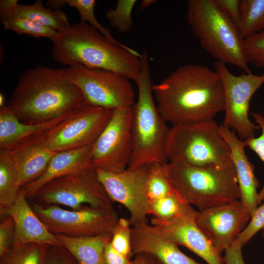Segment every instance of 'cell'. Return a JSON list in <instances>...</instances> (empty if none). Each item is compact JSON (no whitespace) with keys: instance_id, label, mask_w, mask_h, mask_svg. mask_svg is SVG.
Wrapping results in <instances>:
<instances>
[{"instance_id":"obj_1","label":"cell","mask_w":264,"mask_h":264,"mask_svg":"<svg viewBox=\"0 0 264 264\" xmlns=\"http://www.w3.org/2000/svg\"><path fill=\"white\" fill-rule=\"evenodd\" d=\"M157 110L172 126L213 120L224 111L219 74L200 64L182 65L153 87Z\"/></svg>"},{"instance_id":"obj_2","label":"cell","mask_w":264,"mask_h":264,"mask_svg":"<svg viewBox=\"0 0 264 264\" xmlns=\"http://www.w3.org/2000/svg\"><path fill=\"white\" fill-rule=\"evenodd\" d=\"M86 103L66 68L39 66L20 76L7 106L21 122L39 124L66 115Z\"/></svg>"},{"instance_id":"obj_3","label":"cell","mask_w":264,"mask_h":264,"mask_svg":"<svg viewBox=\"0 0 264 264\" xmlns=\"http://www.w3.org/2000/svg\"><path fill=\"white\" fill-rule=\"evenodd\" d=\"M52 56L58 63L69 66L110 70L134 81L141 69L142 54L122 44H116L85 22L58 31L51 41Z\"/></svg>"},{"instance_id":"obj_4","label":"cell","mask_w":264,"mask_h":264,"mask_svg":"<svg viewBox=\"0 0 264 264\" xmlns=\"http://www.w3.org/2000/svg\"><path fill=\"white\" fill-rule=\"evenodd\" d=\"M142 54L141 69L135 81L138 96L132 107V153L127 169L168 162L167 143L170 128L155 104L148 54L144 52Z\"/></svg>"},{"instance_id":"obj_5","label":"cell","mask_w":264,"mask_h":264,"mask_svg":"<svg viewBox=\"0 0 264 264\" xmlns=\"http://www.w3.org/2000/svg\"><path fill=\"white\" fill-rule=\"evenodd\" d=\"M164 166L173 191L184 202L196 206L199 211L240 198L233 164L224 168H201L172 161Z\"/></svg>"},{"instance_id":"obj_6","label":"cell","mask_w":264,"mask_h":264,"mask_svg":"<svg viewBox=\"0 0 264 264\" xmlns=\"http://www.w3.org/2000/svg\"><path fill=\"white\" fill-rule=\"evenodd\" d=\"M187 3V21L202 47L217 62L251 72L245 56L244 39L214 0H189Z\"/></svg>"},{"instance_id":"obj_7","label":"cell","mask_w":264,"mask_h":264,"mask_svg":"<svg viewBox=\"0 0 264 264\" xmlns=\"http://www.w3.org/2000/svg\"><path fill=\"white\" fill-rule=\"evenodd\" d=\"M230 148L214 120L172 126L168 143V162L201 168L233 165Z\"/></svg>"},{"instance_id":"obj_8","label":"cell","mask_w":264,"mask_h":264,"mask_svg":"<svg viewBox=\"0 0 264 264\" xmlns=\"http://www.w3.org/2000/svg\"><path fill=\"white\" fill-rule=\"evenodd\" d=\"M33 198L38 203L62 205L73 210L87 205L112 208L113 203L91 164L50 181L40 189Z\"/></svg>"},{"instance_id":"obj_9","label":"cell","mask_w":264,"mask_h":264,"mask_svg":"<svg viewBox=\"0 0 264 264\" xmlns=\"http://www.w3.org/2000/svg\"><path fill=\"white\" fill-rule=\"evenodd\" d=\"M34 213L54 235L92 237L112 235L119 218L112 208L85 206L68 210L57 205L38 203L31 205Z\"/></svg>"},{"instance_id":"obj_10","label":"cell","mask_w":264,"mask_h":264,"mask_svg":"<svg viewBox=\"0 0 264 264\" xmlns=\"http://www.w3.org/2000/svg\"><path fill=\"white\" fill-rule=\"evenodd\" d=\"M67 69L70 80L89 104L111 110L132 107L135 94L130 80L110 70L74 64Z\"/></svg>"},{"instance_id":"obj_11","label":"cell","mask_w":264,"mask_h":264,"mask_svg":"<svg viewBox=\"0 0 264 264\" xmlns=\"http://www.w3.org/2000/svg\"><path fill=\"white\" fill-rule=\"evenodd\" d=\"M112 112L87 102L45 132L44 143L56 153L91 146L106 127Z\"/></svg>"},{"instance_id":"obj_12","label":"cell","mask_w":264,"mask_h":264,"mask_svg":"<svg viewBox=\"0 0 264 264\" xmlns=\"http://www.w3.org/2000/svg\"><path fill=\"white\" fill-rule=\"evenodd\" d=\"M215 70L222 80L225 99L224 118L222 124L234 129L243 140L255 137L260 129L249 118L250 102L253 94L264 84V72L256 75L252 72L239 75L232 73L225 64L217 62Z\"/></svg>"},{"instance_id":"obj_13","label":"cell","mask_w":264,"mask_h":264,"mask_svg":"<svg viewBox=\"0 0 264 264\" xmlns=\"http://www.w3.org/2000/svg\"><path fill=\"white\" fill-rule=\"evenodd\" d=\"M132 107L112 110L109 122L92 145L91 164L94 167L111 173L128 168L132 147Z\"/></svg>"},{"instance_id":"obj_14","label":"cell","mask_w":264,"mask_h":264,"mask_svg":"<svg viewBox=\"0 0 264 264\" xmlns=\"http://www.w3.org/2000/svg\"><path fill=\"white\" fill-rule=\"evenodd\" d=\"M98 177L114 202L123 205L130 214L131 225L148 223L149 199L147 195L149 165L111 173L95 168Z\"/></svg>"},{"instance_id":"obj_15","label":"cell","mask_w":264,"mask_h":264,"mask_svg":"<svg viewBox=\"0 0 264 264\" xmlns=\"http://www.w3.org/2000/svg\"><path fill=\"white\" fill-rule=\"evenodd\" d=\"M251 216L239 199L197 211L195 220L198 227L221 255L245 228Z\"/></svg>"},{"instance_id":"obj_16","label":"cell","mask_w":264,"mask_h":264,"mask_svg":"<svg viewBox=\"0 0 264 264\" xmlns=\"http://www.w3.org/2000/svg\"><path fill=\"white\" fill-rule=\"evenodd\" d=\"M197 212L191 205L186 204L174 219L162 221L153 218L151 223L164 231L178 246L185 247L207 264H224L221 255L197 224Z\"/></svg>"},{"instance_id":"obj_17","label":"cell","mask_w":264,"mask_h":264,"mask_svg":"<svg viewBox=\"0 0 264 264\" xmlns=\"http://www.w3.org/2000/svg\"><path fill=\"white\" fill-rule=\"evenodd\" d=\"M131 246L132 254H149L163 264H202L182 252L178 245L161 229L148 223L132 226Z\"/></svg>"},{"instance_id":"obj_18","label":"cell","mask_w":264,"mask_h":264,"mask_svg":"<svg viewBox=\"0 0 264 264\" xmlns=\"http://www.w3.org/2000/svg\"><path fill=\"white\" fill-rule=\"evenodd\" d=\"M26 198L20 190L14 203L3 216H9L14 220L12 246L31 243L60 246L55 235L37 217Z\"/></svg>"},{"instance_id":"obj_19","label":"cell","mask_w":264,"mask_h":264,"mask_svg":"<svg viewBox=\"0 0 264 264\" xmlns=\"http://www.w3.org/2000/svg\"><path fill=\"white\" fill-rule=\"evenodd\" d=\"M219 131L230 148L240 192V200L252 216L259 206L257 188L259 183L254 173V166L245 154V143L234 131L222 124L219 126Z\"/></svg>"},{"instance_id":"obj_20","label":"cell","mask_w":264,"mask_h":264,"mask_svg":"<svg viewBox=\"0 0 264 264\" xmlns=\"http://www.w3.org/2000/svg\"><path fill=\"white\" fill-rule=\"evenodd\" d=\"M92 145L56 153L44 173L21 190L25 197L32 198L37 191L50 181L91 164Z\"/></svg>"},{"instance_id":"obj_21","label":"cell","mask_w":264,"mask_h":264,"mask_svg":"<svg viewBox=\"0 0 264 264\" xmlns=\"http://www.w3.org/2000/svg\"><path fill=\"white\" fill-rule=\"evenodd\" d=\"M44 134L25 140L10 149L19 165L21 188L39 177L56 153L46 147Z\"/></svg>"},{"instance_id":"obj_22","label":"cell","mask_w":264,"mask_h":264,"mask_svg":"<svg viewBox=\"0 0 264 264\" xmlns=\"http://www.w3.org/2000/svg\"><path fill=\"white\" fill-rule=\"evenodd\" d=\"M70 113L46 122L25 124L21 122L5 105L0 109V149H12L25 140L44 133Z\"/></svg>"},{"instance_id":"obj_23","label":"cell","mask_w":264,"mask_h":264,"mask_svg":"<svg viewBox=\"0 0 264 264\" xmlns=\"http://www.w3.org/2000/svg\"><path fill=\"white\" fill-rule=\"evenodd\" d=\"M55 236L60 246L73 255L79 264H105V247L111 241L112 235L77 237Z\"/></svg>"},{"instance_id":"obj_24","label":"cell","mask_w":264,"mask_h":264,"mask_svg":"<svg viewBox=\"0 0 264 264\" xmlns=\"http://www.w3.org/2000/svg\"><path fill=\"white\" fill-rule=\"evenodd\" d=\"M18 162L9 149H0V213L3 216L14 203L21 189Z\"/></svg>"},{"instance_id":"obj_25","label":"cell","mask_w":264,"mask_h":264,"mask_svg":"<svg viewBox=\"0 0 264 264\" xmlns=\"http://www.w3.org/2000/svg\"><path fill=\"white\" fill-rule=\"evenodd\" d=\"M13 17L26 18L57 31L71 25L65 12L45 7L41 0H37L30 5L19 3Z\"/></svg>"},{"instance_id":"obj_26","label":"cell","mask_w":264,"mask_h":264,"mask_svg":"<svg viewBox=\"0 0 264 264\" xmlns=\"http://www.w3.org/2000/svg\"><path fill=\"white\" fill-rule=\"evenodd\" d=\"M239 28L244 39L264 30V0H242Z\"/></svg>"},{"instance_id":"obj_27","label":"cell","mask_w":264,"mask_h":264,"mask_svg":"<svg viewBox=\"0 0 264 264\" xmlns=\"http://www.w3.org/2000/svg\"><path fill=\"white\" fill-rule=\"evenodd\" d=\"M46 247L36 243L12 246L0 257V264H43Z\"/></svg>"},{"instance_id":"obj_28","label":"cell","mask_w":264,"mask_h":264,"mask_svg":"<svg viewBox=\"0 0 264 264\" xmlns=\"http://www.w3.org/2000/svg\"><path fill=\"white\" fill-rule=\"evenodd\" d=\"M5 29L18 35H28L35 38L42 37L53 40L58 31L33 21L17 17H11L1 22Z\"/></svg>"},{"instance_id":"obj_29","label":"cell","mask_w":264,"mask_h":264,"mask_svg":"<svg viewBox=\"0 0 264 264\" xmlns=\"http://www.w3.org/2000/svg\"><path fill=\"white\" fill-rule=\"evenodd\" d=\"M186 204L173 192L163 198L150 200L149 214L160 220H170L177 217Z\"/></svg>"},{"instance_id":"obj_30","label":"cell","mask_w":264,"mask_h":264,"mask_svg":"<svg viewBox=\"0 0 264 264\" xmlns=\"http://www.w3.org/2000/svg\"><path fill=\"white\" fill-rule=\"evenodd\" d=\"M165 164L154 163L149 165L147 195L150 201L173 193L166 177Z\"/></svg>"},{"instance_id":"obj_31","label":"cell","mask_w":264,"mask_h":264,"mask_svg":"<svg viewBox=\"0 0 264 264\" xmlns=\"http://www.w3.org/2000/svg\"><path fill=\"white\" fill-rule=\"evenodd\" d=\"M136 2V0H118L115 8L106 12V18L119 32L126 33L132 29V12Z\"/></svg>"},{"instance_id":"obj_32","label":"cell","mask_w":264,"mask_h":264,"mask_svg":"<svg viewBox=\"0 0 264 264\" xmlns=\"http://www.w3.org/2000/svg\"><path fill=\"white\" fill-rule=\"evenodd\" d=\"M71 7H74L78 11L81 22H88L89 25L106 37L111 42L121 44L114 39L110 30L103 26L97 21L94 14L96 1L94 0H66Z\"/></svg>"},{"instance_id":"obj_33","label":"cell","mask_w":264,"mask_h":264,"mask_svg":"<svg viewBox=\"0 0 264 264\" xmlns=\"http://www.w3.org/2000/svg\"><path fill=\"white\" fill-rule=\"evenodd\" d=\"M244 47L248 64L264 67V30L245 38Z\"/></svg>"},{"instance_id":"obj_34","label":"cell","mask_w":264,"mask_h":264,"mask_svg":"<svg viewBox=\"0 0 264 264\" xmlns=\"http://www.w3.org/2000/svg\"><path fill=\"white\" fill-rule=\"evenodd\" d=\"M129 220L119 218L112 234L110 243L119 253L128 257L132 254L131 246L132 228Z\"/></svg>"},{"instance_id":"obj_35","label":"cell","mask_w":264,"mask_h":264,"mask_svg":"<svg viewBox=\"0 0 264 264\" xmlns=\"http://www.w3.org/2000/svg\"><path fill=\"white\" fill-rule=\"evenodd\" d=\"M251 114L260 126L262 133L259 137L244 140V142L246 147L254 152L264 163V115L258 112H252ZM258 201L259 205L264 202V185L258 193Z\"/></svg>"},{"instance_id":"obj_36","label":"cell","mask_w":264,"mask_h":264,"mask_svg":"<svg viewBox=\"0 0 264 264\" xmlns=\"http://www.w3.org/2000/svg\"><path fill=\"white\" fill-rule=\"evenodd\" d=\"M264 227V202L257 208L246 226L238 235L236 241L242 247Z\"/></svg>"},{"instance_id":"obj_37","label":"cell","mask_w":264,"mask_h":264,"mask_svg":"<svg viewBox=\"0 0 264 264\" xmlns=\"http://www.w3.org/2000/svg\"><path fill=\"white\" fill-rule=\"evenodd\" d=\"M15 230L12 218L5 216L0 223V256H3L12 246Z\"/></svg>"},{"instance_id":"obj_38","label":"cell","mask_w":264,"mask_h":264,"mask_svg":"<svg viewBox=\"0 0 264 264\" xmlns=\"http://www.w3.org/2000/svg\"><path fill=\"white\" fill-rule=\"evenodd\" d=\"M217 7L239 27L241 19L239 0H214Z\"/></svg>"},{"instance_id":"obj_39","label":"cell","mask_w":264,"mask_h":264,"mask_svg":"<svg viewBox=\"0 0 264 264\" xmlns=\"http://www.w3.org/2000/svg\"><path fill=\"white\" fill-rule=\"evenodd\" d=\"M110 241L105 245L104 253L105 264H132L129 258L117 252L111 245Z\"/></svg>"},{"instance_id":"obj_40","label":"cell","mask_w":264,"mask_h":264,"mask_svg":"<svg viewBox=\"0 0 264 264\" xmlns=\"http://www.w3.org/2000/svg\"><path fill=\"white\" fill-rule=\"evenodd\" d=\"M242 246L236 240L224 252V264H245L242 254Z\"/></svg>"},{"instance_id":"obj_41","label":"cell","mask_w":264,"mask_h":264,"mask_svg":"<svg viewBox=\"0 0 264 264\" xmlns=\"http://www.w3.org/2000/svg\"><path fill=\"white\" fill-rule=\"evenodd\" d=\"M19 4L18 0H1L0 1V21L13 17Z\"/></svg>"},{"instance_id":"obj_42","label":"cell","mask_w":264,"mask_h":264,"mask_svg":"<svg viewBox=\"0 0 264 264\" xmlns=\"http://www.w3.org/2000/svg\"><path fill=\"white\" fill-rule=\"evenodd\" d=\"M43 264H72L66 259L61 253L57 252L48 256L45 261L44 258Z\"/></svg>"},{"instance_id":"obj_43","label":"cell","mask_w":264,"mask_h":264,"mask_svg":"<svg viewBox=\"0 0 264 264\" xmlns=\"http://www.w3.org/2000/svg\"><path fill=\"white\" fill-rule=\"evenodd\" d=\"M137 255V258L135 261L132 262V264H163L159 261L158 264H154L150 262V255L144 253H140Z\"/></svg>"},{"instance_id":"obj_44","label":"cell","mask_w":264,"mask_h":264,"mask_svg":"<svg viewBox=\"0 0 264 264\" xmlns=\"http://www.w3.org/2000/svg\"><path fill=\"white\" fill-rule=\"evenodd\" d=\"M66 4H67L66 0H50L46 3L48 8L54 10H60Z\"/></svg>"},{"instance_id":"obj_45","label":"cell","mask_w":264,"mask_h":264,"mask_svg":"<svg viewBox=\"0 0 264 264\" xmlns=\"http://www.w3.org/2000/svg\"><path fill=\"white\" fill-rule=\"evenodd\" d=\"M156 1L155 0H142L140 2L139 10H144Z\"/></svg>"},{"instance_id":"obj_46","label":"cell","mask_w":264,"mask_h":264,"mask_svg":"<svg viewBox=\"0 0 264 264\" xmlns=\"http://www.w3.org/2000/svg\"><path fill=\"white\" fill-rule=\"evenodd\" d=\"M4 97L2 92L0 93V108L4 106Z\"/></svg>"},{"instance_id":"obj_47","label":"cell","mask_w":264,"mask_h":264,"mask_svg":"<svg viewBox=\"0 0 264 264\" xmlns=\"http://www.w3.org/2000/svg\"><path fill=\"white\" fill-rule=\"evenodd\" d=\"M263 230V236L264 237V227L263 228V229H262Z\"/></svg>"},{"instance_id":"obj_48","label":"cell","mask_w":264,"mask_h":264,"mask_svg":"<svg viewBox=\"0 0 264 264\" xmlns=\"http://www.w3.org/2000/svg\"></svg>"}]
</instances>
